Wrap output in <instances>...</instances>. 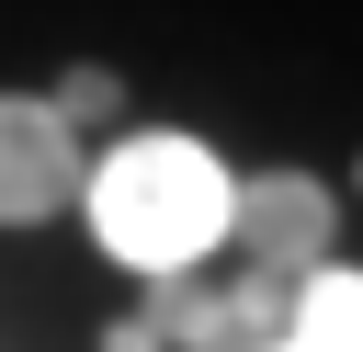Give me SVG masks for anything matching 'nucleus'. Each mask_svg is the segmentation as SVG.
I'll return each mask as SVG.
<instances>
[{"label": "nucleus", "mask_w": 363, "mask_h": 352, "mask_svg": "<svg viewBox=\"0 0 363 352\" xmlns=\"http://www.w3.org/2000/svg\"><path fill=\"white\" fill-rule=\"evenodd\" d=\"M91 182V227L113 261L136 273H193L216 238H227V170L193 148V136H125Z\"/></svg>", "instance_id": "nucleus-1"}, {"label": "nucleus", "mask_w": 363, "mask_h": 352, "mask_svg": "<svg viewBox=\"0 0 363 352\" xmlns=\"http://www.w3.org/2000/svg\"><path fill=\"white\" fill-rule=\"evenodd\" d=\"M227 238L250 250V273H318L329 261V193L306 170H261V182H227Z\"/></svg>", "instance_id": "nucleus-2"}, {"label": "nucleus", "mask_w": 363, "mask_h": 352, "mask_svg": "<svg viewBox=\"0 0 363 352\" xmlns=\"http://www.w3.org/2000/svg\"><path fill=\"white\" fill-rule=\"evenodd\" d=\"M79 193V125L34 91H0V227H34Z\"/></svg>", "instance_id": "nucleus-3"}, {"label": "nucleus", "mask_w": 363, "mask_h": 352, "mask_svg": "<svg viewBox=\"0 0 363 352\" xmlns=\"http://www.w3.org/2000/svg\"><path fill=\"white\" fill-rule=\"evenodd\" d=\"M272 352H363V273H295V307L272 329Z\"/></svg>", "instance_id": "nucleus-4"}, {"label": "nucleus", "mask_w": 363, "mask_h": 352, "mask_svg": "<svg viewBox=\"0 0 363 352\" xmlns=\"http://www.w3.org/2000/svg\"><path fill=\"white\" fill-rule=\"evenodd\" d=\"M45 102H57L68 125H91V114H113V79H102V68H68V79L45 91Z\"/></svg>", "instance_id": "nucleus-5"}, {"label": "nucleus", "mask_w": 363, "mask_h": 352, "mask_svg": "<svg viewBox=\"0 0 363 352\" xmlns=\"http://www.w3.org/2000/svg\"><path fill=\"white\" fill-rule=\"evenodd\" d=\"M102 352H159V329H147V318H125V329H102Z\"/></svg>", "instance_id": "nucleus-6"}]
</instances>
